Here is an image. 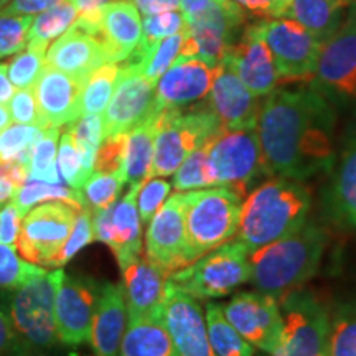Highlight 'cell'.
I'll return each instance as SVG.
<instances>
[{
  "label": "cell",
  "instance_id": "cell-23",
  "mask_svg": "<svg viewBox=\"0 0 356 356\" xmlns=\"http://www.w3.org/2000/svg\"><path fill=\"white\" fill-rule=\"evenodd\" d=\"M221 61L229 63L244 86L257 97L270 95L277 88L280 78L274 56L262 38L257 24L246 26L241 40L229 44Z\"/></svg>",
  "mask_w": 356,
  "mask_h": 356
},
{
  "label": "cell",
  "instance_id": "cell-7",
  "mask_svg": "<svg viewBox=\"0 0 356 356\" xmlns=\"http://www.w3.org/2000/svg\"><path fill=\"white\" fill-rule=\"evenodd\" d=\"M249 273L248 248L234 239L175 270L168 282L197 300H211L231 296L248 282Z\"/></svg>",
  "mask_w": 356,
  "mask_h": 356
},
{
  "label": "cell",
  "instance_id": "cell-37",
  "mask_svg": "<svg viewBox=\"0 0 356 356\" xmlns=\"http://www.w3.org/2000/svg\"><path fill=\"white\" fill-rule=\"evenodd\" d=\"M327 356H356V300H346L330 312Z\"/></svg>",
  "mask_w": 356,
  "mask_h": 356
},
{
  "label": "cell",
  "instance_id": "cell-13",
  "mask_svg": "<svg viewBox=\"0 0 356 356\" xmlns=\"http://www.w3.org/2000/svg\"><path fill=\"white\" fill-rule=\"evenodd\" d=\"M274 56L280 79H312L322 42L292 19L262 20L257 24Z\"/></svg>",
  "mask_w": 356,
  "mask_h": 356
},
{
  "label": "cell",
  "instance_id": "cell-52",
  "mask_svg": "<svg viewBox=\"0 0 356 356\" xmlns=\"http://www.w3.org/2000/svg\"><path fill=\"white\" fill-rule=\"evenodd\" d=\"M24 213L19 210L15 203L10 202L0 210V243L13 246L19 239Z\"/></svg>",
  "mask_w": 356,
  "mask_h": 356
},
{
  "label": "cell",
  "instance_id": "cell-38",
  "mask_svg": "<svg viewBox=\"0 0 356 356\" xmlns=\"http://www.w3.org/2000/svg\"><path fill=\"white\" fill-rule=\"evenodd\" d=\"M58 140H60V127L44 129L42 137L33 145L29 160L30 180L47 181V184H63L56 165Z\"/></svg>",
  "mask_w": 356,
  "mask_h": 356
},
{
  "label": "cell",
  "instance_id": "cell-41",
  "mask_svg": "<svg viewBox=\"0 0 356 356\" xmlns=\"http://www.w3.org/2000/svg\"><path fill=\"white\" fill-rule=\"evenodd\" d=\"M208 150H210V140L193 150L173 173L172 186H175L178 191H193L215 186L208 167Z\"/></svg>",
  "mask_w": 356,
  "mask_h": 356
},
{
  "label": "cell",
  "instance_id": "cell-27",
  "mask_svg": "<svg viewBox=\"0 0 356 356\" xmlns=\"http://www.w3.org/2000/svg\"><path fill=\"white\" fill-rule=\"evenodd\" d=\"M104 63H109L104 47L91 33L84 32L74 24L56 38L44 56V65L63 71L83 83Z\"/></svg>",
  "mask_w": 356,
  "mask_h": 356
},
{
  "label": "cell",
  "instance_id": "cell-4",
  "mask_svg": "<svg viewBox=\"0 0 356 356\" xmlns=\"http://www.w3.org/2000/svg\"><path fill=\"white\" fill-rule=\"evenodd\" d=\"M63 275L61 267L44 269L24 286L3 292V310L30 356H53L61 345L56 332L55 299Z\"/></svg>",
  "mask_w": 356,
  "mask_h": 356
},
{
  "label": "cell",
  "instance_id": "cell-10",
  "mask_svg": "<svg viewBox=\"0 0 356 356\" xmlns=\"http://www.w3.org/2000/svg\"><path fill=\"white\" fill-rule=\"evenodd\" d=\"M312 88L330 102L356 101V19L350 13L322 43Z\"/></svg>",
  "mask_w": 356,
  "mask_h": 356
},
{
  "label": "cell",
  "instance_id": "cell-18",
  "mask_svg": "<svg viewBox=\"0 0 356 356\" xmlns=\"http://www.w3.org/2000/svg\"><path fill=\"white\" fill-rule=\"evenodd\" d=\"M74 25L91 33L108 55L109 63H122L142 42V19L131 0H111L97 19L78 17Z\"/></svg>",
  "mask_w": 356,
  "mask_h": 356
},
{
  "label": "cell",
  "instance_id": "cell-20",
  "mask_svg": "<svg viewBox=\"0 0 356 356\" xmlns=\"http://www.w3.org/2000/svg\"><path fill=\"white\" fill-rule=\"evenodd\" d=\"M122 74L102 115L104 137L129 134L154 114L155 83L122 61Z\"/></svg>",
  "mask_w": 356,
  "mask_h": 356
},
{
  "label": "cell",
  "instance_id": "cell-25",
  "mask_svg": "<svg viewBox=\"0 0 356 356\" xmlns=\"http://www.w3.org/2000/svg\"><path fill=\"white\" fill-rule=\"evenodd\" d=\"M83 81L44 65L33 86L43 129L70 126L81 118Z\"/></svg>",
  "mask_w": 356,
  "mask_h": 356
},
{
  "label": "cell",
  "instance_id": "cell-5",
  "mask_svg": "<svg viewBox=\"0 0 356 356\" xmlns=\"http://www.w3.org/2000/svg\"><path fill=\"white\" fill-rule=\"evenodd\" d=\"M185 266L228 243L238 231L243 197L226 186L186 191Z\"/></svg>",
  "mask_w": 356,
  "mask_h": 356
},
{
  "label": "cell",
  "instance_id": "cell-48",
  "mask_svg": "<svg viewBox=\"0 0 356 356\" xmlns=\"http://www.w3.org/2000/svg\"><path fill=\"white\" fill-rule=\"evenodd\" d=\"M186 29V19L181 8L167 10L155 15H145L142 20V42L139 47H150L159 40L170 37V35L180 33Z\"/></svg>",
  "mask_w": 356,
  "mask_h": 356
},
{
  "label": "cell",
  "instance_id": "cell-30",
  "mask_svg": "<svg viewBox=\"0 0 356 356\" xmlns=\"http://www.w3.org/2000/svg\"><path fill=\"white\" fill-rule=\"evenodd\" d=\"M345 8L346 0H291L282 19L296 20L323 43L341 25Z\"/></svg>",
  "mask_w": 356,
  "mask_h": 356
},
{
  "label": "cell",
  "instance_id": "cell-26",
  "mask_svg": "<svg viewBox=\"0 0 356 356\" xmlns=\"http://www.w3.org/2000/svg\"><path fill=\"white\" fill-rule=\"evenodd\" d=\"M127 318L163 317L168 274L147 257H136L121 267Z\"/></svg>",
  "mask_w": 356,
  "mask_h": 356
},
{
  "label": "cell",
  "instance_id": "cell-2",
  "mask_svg": "<svg viewBox=\"0 0 356 356\" xmlns=\"http://www.w3.org/2000/svg\"><path fill=\"white\" fill-rule=\"evenodd\" d=\"M330 234L318 222H305L292 234L249 252V280L256 291L280 300L317 274Z\"/></svg>",
  "mask_w": 356,
  "mask_h": 356
},
{
  "label": "cell",
  "instance_id": "cell-42",
  "mask_svg": "<svg viewBox=\"0 0 356 356\" xmlns=\"http://www.w3.org/2000/svg\"><path fill=\"white\" fill-rule=\"evenodd\" d=\"M124 186L121 175L104 172H92L91 177L84 181L81 193L84 204L91 210V213L106 210L113 207L119 200Z\"/></svg>",
  "mask_w": 356,
  "mask_h": 356
},
{
  "label": "cell",
  "instance_id": "cell-14",
  "mask_svg": "<svg viewBox=\"0 0 356 356\" xmlns=\"http://www.w3.org/2000/svg\"><path fill=\"white\" fill-rule=\"evenodd\" d=\"M222 307L228 322L252 348L264 355L277 348L284 322L275 297L259 291L239 292Z\"/></svg>",
  "mask_w": 356,
  "mask_h": 356
},
{
  "label": "cell",
  "instance_id": "cell-51",
  "mask_svg": "<svg viewBox=\"0 0 356 356\" xmlns=\"http://www.w3.org/2000/svg\"><path fill=\"white\" fill-rule=\"evenodd\" d=\"M7 106H8L7 108L8 113H10V119L15 124L42 127L33 88L19 89V91H15V95L12 96V99Z\"/></svg>",
  "mask_w": 356,
  "mask_h": 356
},
{
  "label": "cell",
  "instance_id": "cell-63",
  "mask_svg": "<svg viewBox=\"0 0 356 356\" xmlns=\"http://www.w3.org/2000/svg\"><path fill=\"white\" fill-rule=\"evenodd\" d=\"M346 8H348L350 15H353L356 19V0H346Z\"/></svg>",
  "mask_w": 356,
  "mask_h": 356
},
{
  "label": "cell",
  "instance_id": "cell-3",
  "mask_svg": "<svg viewBox=\"0 0 356 356\" xmlns=\"http://www.w3.org/2000/svg\"><path fill=\"white\" fill-rule=\"evenodd\" d=\"M312 193L302 181L275 177L262 181L243 200L236 236L248 251L286 238L305 225Z\"/></svg>",
  "mask_w": 356,
  "mask_h": 356
},
{
  "label": "cell",
  "instance_id": "cell-46",
  "mask_svg": "<svg viewBox=\"0 0 356 356\" xmlns=\"http://www.w3.org/2000/svg\"><path fill=\"white\" fill-rule=\"evenodd\" d=\"M95 241V231H92V213L88 207H84L81 211L76 215V221H74L73 231H71L70 238L66 239L63 248L58 251V254L53 257L48 267H63L78 254L81 249H84L88 244Z\"/></svg>",
  "mask_w": 356,
  "mask_h": 356
},
{
  "label": "cell",
  "instance_id": "cell-19",
  "mask_svg": "<svg viewBox=\"0 0 356 356\" xmlns=\"http://www.w3.org/2000/svg\"><path fill=\"white\" fill-rule=\"evenodd\" d=\"M140 185H131L127 193L113 207L92 213L95 239L108 244L119 267L129 264L142 252V221L137 210Z\"/></svg>",
  "mask_w": 356,
  "mask_h": 356
},
{
  "label": "cell",
  "instance_id": "cell-56",
  "mask_svg": "<svg viewBox=\"0 0 356 356\" xmlns=\"http://www.w3.org/2000/svg\"><path fill=\"white\" fill-rule=\"evenodd\" d=\"M231 2L244 8L246 12L254 13V15L269 17L270 0H231Z\"/></svg>",
  "mask_w": 356,
  "mask_h": 356
},
{
  "label": "cell",
  "instance_id": "cell-54",
  "mask_svg": "<svg viewBox=\"0 0 356 356\" xmlns=\"http://www.w3.org/2000/svg\"><path fill=\"white\" fill-rule=\"evenodd\" d=\"M63 2H66V0H10L6 7L0 8V12L7 13V15L35 17Z\"/></svg>",
  "mask_w": 356,
  "mask_h": 356
},
{
  "label": "cell",
  "instance_id": "cell-55",
  "mask_svg": "<svg viewBox=\"0 0 356 356\" xmlns=\"http://www.w3.org/2000/svg\"><path fill=\"white\" fill-rule=\"evenodd\" d=\"M132 3L144 17L180 8V0H132Z\"/></svg>",
  "mask_w": 356,
  "mask_h": 356
},
{
  "label": "cell",
  "instance_id": "cell-64",
  "mask_svg": "<svg viewBox=\"0 0 356 356\" xmlns=\"http://www.w3.org/2000/svg\"><path fill=\"white\" fill-rule=\"evenodd\" d=\"M8 2H10V0H0V8H2V7H6Z\"/></svg>",
  "mask_w": 356,
  "mask_h": 356
},
{
  "label": "cell",
  "instance_id": "cell-49",
  "mask_svg": "<svg viewBox=\"0 0 356 356\" xmlns=\"http://www.w3.org/2000/svg\"><path fill=\"white\" fill-rule=\"evenodd\" d=\"M170 190L172 185L163 178L155 177L142 181L139 193H137V210H139L142 225H149L159 208L165 203Z\"/></svg>",
  "mask_w": 356,
  "mask_h": 356
},
{
  "label": "cell",
  "instance_id": "cell-24",
  "mask_svg": "<svg viewBox=\"0 0 356 356\" xmlns=\"http://www.w3.org/2000/svg\"><path fill=\"white\" fill-rule=\"evenodd\" d=\"M322 211L335 228L356 233V132L328 172L322 190Z\"/></svg>",
  "mask_w": 356,
  "mask_h": 356
},
{
  "label": "cell",
  "instance_id": "cell-50",
  "mask_svg": "<svg viewBox=\"0 0 356 356\" xmlns=\"http://www.w3.org/2000/svg\"><path fill=\"white\" fill-rule=\"evenodd\" d=\"M126 147L127 134H118V136L104 137L96 154L95 172L121 175L124 159H126Z\"/></svg>",
  "mask_w": 356,
  "mask_h": 356
},
{
  "label": "cell",
  "instance_id": "cell-15",
  "mask_svg": "<svg viewBox=\"0 0 356 356\" xmlns=\"http://www.w3.org/2000/svg\"><path fill=\"white\" fill-rule=\"evenodd\" d=\"M99 291L101 286L95 279L65 273L55 299L56 332L61 345L78 348L88 343Z\"/></svg>",
  "mask_w": 356,
  "mask_h": 356
},
{
  "label": "cell",
  "instance_id": "cell-29",
  "mask_svg": "<svg viewBox=\"0 0 356 356\" xmlns=\"http://www.w3.org/2000/svg\"><path fill=\"white\" fill-rule=\"evenodd\" d=\"M119 356H173L163 317L127 318Z\"/></svg>",
  "mask_w": 356,
  "mask_h": 356
},
{
  "label": "cell",
  "instance_id": "cell-45",
  "mask_svg": "<svg viewBox=\"0 0 356 356\" xmlns=\"http://www.w3.org/2000/svg\"><path fill=\"white\" fill-rule=\"evenodd\" d=\"M56 165L65 184L71 186V188L81 191L84 181H86L88 178L84 175L81 157H79L78 147L74 144L73 134H71L70 127L66 129V132H63V136H60Z\"/></svg>",
  "mask_w": 356,
  "mask_h": 356
},
{
  "label": "cell",
  "instance_id": "cell-35",
  "mask_svg": "<svg viewBox=\"0 0 356 356\" xmlns=\"http://www.w3.org/2000/svg\"><path fill=\"white\" fill-rule=\"evenodd\" d=\"M122 63H104L86 78L81 91V115L104 114L122 74Z\"/></svg>",
  "mask_w": 356,
  "mask_h": 356
},
{
  "label": "cell",
  "instance_id": "cell-17",
  "mask_svg": "<svg viewBox=\"0 0 356 356\" xmlns=\"http://www.w3.org/2000/svg\"><path fill=\"white\" fill-rule=\"evenodd\" d=\"M163 323L172 340L173 356H216L208 337L207 318L200 300L167 279Z\"/></svg>",
  "mask_w": 356,
  "mask_h": 356
},
{
  "label": "cell",
  "instance_id": "cell-62",
  "mask_svg": "<svg viewBox=\"0 0 356 356\" xmlns=\"http://www.w3.org/2000/svg\"><path fill=\"white\" fill-rule=\"evenodd\" d=\"M12 119H10V113H8L7 106L0 104V131L2 129H6L7 126H10Z\"/></svg>",
  "mask_w": 356,
  "mask_h": 356
},
{
  "label": "cell",
  "instance_id": "cell-33",
  "mask_svg": "<svg viewBox=\"0 0 356 356\" xmlns=\"http://www.w3.org/2000/svg\"><path fill=\"white\" fill-rule=\"evenodd\" d=\"M12 202L19 207V210L24 215L32 210L35 204L44 202L66 203L78 211H81L86 207L81 191L71 188L65 181L63 184H47V181L30 180V178H26L25 184L17 190Z\"/></svg>",
  "mask_w": 356,
  "mask_h": 356
},
{
  "label": "cell",
  "instance_id": "cell-11",
  "mask_svg": "<svg viewBox=\"0 0 356 356\" xmlns=\"http://www.w3.org/2000/svg\"><path fill=\"white\" fill-rule=\"evenodd\" d=\"M78 210L61 202L43 203L24 216L17 249L25 261L47 269L73 231Z\"/></svg>",
  "mask_w": 356,
  "mask_h": 356
},
{
  "label": "cell",
  "instance_id": "cell-36",
  "mask_svg": "<svg viewBox=\"0 0 356 356\" xmlns=\"http://www.w3.org/2000/svg\"><path fill=\"white\" fill-rule=\"evenodd\" d=\"M76 19L78 10L71 0H66L60 6H55L38 13L37 17H33L32 25H30L29 43L48 48V44L53 40L60 38L74 24Z\"/></svg>",
  "mask_w": 356,
  "mask_h": 356
},
{
  "label": "cell",
  "instance_id": "cell-16",
  "mask_svg": "<svg viewBox=\"0 0 356 356\" xmlns=\"http://www.w3.org/2000/svg\"><path fill=\"white\" fill-rule=\"evenodd\" d=\"M186 191H178L159 208L145 231V257L168 277L185 267Z\"/></svg>",
  "mask_w": 356,
  "mask_h": 356
},
{
  "label": "cell",
  "instance_id": "cell-12",
  "mask_svg": "<svg viewBox=\"0 0 356 356\" xmlns=\"http://www.w3.org/2000/svg\"><path fill=\"white\" fill-rule=\"evenodd\" d=\"M246 17L248 12L231 0H213L207 10L186 19L180 56L202 58L216 66L229 44L234 43L233 33L244 24Z\"/></svg>",
  "mask_w": 356,
  "mask_h": 356
},
{
  "label": "cell",
  "instance_id": "cell-43",
  "mask_svg": "<svg viewBox=\"0 0 356 356\" xmlns=\"http://www.w3.org/2000/svg\"><path fill=\"white\" fill-rule=\"evenodd\" d=\"M47 47L40 44H26L25 50H22L10 63L7 65L8 79L17 89L33 88L35 83L42 73L44 66V56H47Z\"/></svg>",
  "mask_w": 356,
  "mask_h": 356
},
{
  "label": "cell",
  "instance_id": "cell-21",
  "mask_svg": "<svg viewBox=\"0 0 356 356\" xmlns=\"http://www.w3.org/2000/svg\"><path fill=\"white\" fill-rule=\"evenodd\" d=\"M215 66L202 58L178 56L155 83L154 114L163 109H184L204 99L210 92Z\"/></svg>",
  "mask_w": 356,
  "mask_h": 356
},
{
  "label": "cell",
  "instance_id": "cell-22",
  "mask_svg": "<svg viewBox=\"0 0 356 356\" xmlns=\"http://www.w3.org/2000/svg\"><path fill=\"white\" fill-rule=\"evenodd\" d=\"M210 111L221 122L222 129H256L259 118V97L252 95L239 79L229 63L220 61L208 92Z\"/></svg>",
  "mask_w": 356,
  "mask_h": 356
},
{
  "label": "cell",
  "instance_id": "cell-31",
  "mask_svg": "<svg viewBox=\"0 0 356 356\" xmlns=\"http://www.w3.org/2000/svg\"><path fill=\"white\" fill-rule=\"evenodd\" d=\"M154 140L155 114L127 134L126 159L121 173L124 184L139 185L149 178L154 160Z\"/></svg>",
  "mask_w": 356,
  "mask_h": 356
},
{
  "label": "cell",
  "instance_id": "cell-57",
  "mask_svg": "<svg viewBox=\"0 0 356 356\" xmlns=\"http://www.w3.org/2000/svg\"><path fill=\"white\" fill-rule=\"evenodd\" d=\"M13 95H15V86L8 79L7 63H0V104L7 106Z\"/></svg>",
  "mask_w": 356,
  "mask_h": 356
},
{
  "label": "cell",
  "instance_id": "cell-58",
  "mask_svg": "<svg viewBox=\"0 0 356 356\" xmlns=\"http://www.w3.org/2000/svg\"><path fill=\"white\" fill-rule=\"evenodd\" d=\"M213 0H180V8L184 12L185 19L197 17L211 6Z\"/></svg>",
  "mask_w": 356,
  "mask_h": 356
},
{
  "label": "cell",
  "instance_id": "cell-59",
  "mask_svg": "<svg viewBox=\"0 0 356 356\" xmlns=\"http://www.w3.org/2000/svg\"><path fill=\"white\" fill-rule=\"evenodd\" d=\"M17 185L13 184V180L8 177V170L3 175H0V203H6L8 200H12L17 193Z\"/></svg>",
  "mask_w": 356,
  "mask_h": 356
},
{
  "label": "cell",
  "instance_id": "cell-44",
  "mask_svg": "<svg viewBox=\"0 0 356 356\" xmlns=\"http://www.w3.org/2000/svg\"><path fill=\"white\" fill-rule=\"evenodd\" d=\"M44 267L25 261L17 254L15 248L0 243V289L10 291L24 286L33 275L42 274Z\"/></svg>",
  "mask_w": 356,
  "mask_h": 356
},
{
  "label": "cell",
  "instance_id": "cell-1",
  "mask_svg": "<svg viewBox=\"0 0 356 356\" xmlns=\"http://www.w3.org/2000/svg\"><path fill=\"white\" fill-rule=\"evenodd\" d=\"M335 124L333 102L315 88L274 89L261 104L256 126L270 175L304 184L330 172Z\"/></svg>",
  "mask_w": 356,
  "mask_h": 356
},
{
  "label": "cell",
  "instance_id": "cell-53",
  "mask_svg": "<svg viewBox=\"0 0 356 356\" xmlns=\"http://www.w3.org/2000/svg\"><path fill=\"white\" fill-rule=\"evenodd\" d=\"M0 356H30L3 309H0Z\"/></svg>",
  "mask_w": 356,
  "mask_h": 356
},
{
  "label": "cell",
  "instance_id": "cell-40",
  "mask_svg": "<svg viewBox=\"0 0 356 356\" xmlns=\"http://www.w3.org/2000/svg\"><path fill=\"white\" fill-rule=\"evenodd\" d=\"M44 129L40 126L13 124L0 131V160L2 162H20L29 167L33 145L42 137Z\"/></svg>",
  "mask_w": 356,
  "mask_h": 356
},
{
  "label": "cell",
  "instance_id": "cell-60",
  "mask_svg": "<svg viewBox=\"0 0 356 356\" xmlns=\"http://www.w3.org/2000/svg\"><path fill=\"white\" fill-rule=\"evenodd\" d=\"M78 13H92L101 10L111 0H71Z\"/></svg>",
  "mask_w": 356,
  "mask_h": 356
},
{
  "label": "cell",
  "instance_id": "cell-34",
  "mask_svg": "<svg viewBox=\"0 0 356 356\" xmlns=\"http://www.w3.org/2000/svg\"><path fill=\"white\" fill-rule=\"evenodd\" d=\"M208 337L216 356H254V348L234 330L228 322L220 304H207L204 307Z\"/></svg>",
  "mask_w": 356,
  "mask_h": 356
},
{
  "label": "cell",
  "instance_id": "cell-9",
  "mask_svg": "<svg viewBox=\"0 0 356 356\" xmlns=\"http://www.w3.org/2000/svg\"><path fill=\"white\" fill-rule=\"evenodd\" d=\"M282 337L266 356H327L330 309L310 289H296L280 299Z\"/></svg>",
  "mask_w": 356,
  "mask_h": 356
},
{
  "label": "cell",
  "instance_id": "cell-8",
  "mask_svg": "<svg viewBox=\"0 0 356 356\" xmlns=\"http://www.w3.org/2000/svg\"><path fill=\"white\" fill-rule=\"evenodd\" d=\"M208 167L213 185L226 186L241 197L270 175L256 129H221L210 140Z\"/></svg>",
  "mask_w": 356,
  "mask_h": 356
},
{
  "label": "cell",
  "instance_id": "cell-32",
  "mask_svg": "<svg viewBox=\"0 0 356 356\" xmlns=\"http://www.w3.org/2000/svg\"><path fill=\"white\" fill-rule=\"evenodd\" d=\"M185 38V30L180 33L170 35L159 42H155L150 47H137L136 51L127 58L124 63L132 66L134 70L144 74L147 79L152 83H157L170 66L175 63L177 58L180 56L181 43Z\"/></svg>",
  "mask_w": 356,
  "mask_h": 356
},
{
  "label": "cell",
  "instance_id": "cell-39",
  "mask_svg": "<svg viewBox=\"0 0 356 356\" xmlns=\"http://www.w3.org/2000/svg\"><path fill=\"white\" fill-rule=\"evenodd\" d=\"M70 131L73 134L74 144L78 147L79 157H81L83 170L86 178L95 172V160L97 149L104 139V122L102 114H86L81 115L78 121L70 124Z\"/></svg>",
  "mask_w": 356,
  "mask_h": 356
},
{
  "label": "cell",
  "instance_id": "cell-6",
  "mask_svg": "<svg viewBox=\"0 0 356 356\" xmlns=\"http://www.w3.org/2000/svg\"><path fill=\"white\" fill-rule=\"evenodd\" d=\"M221 129V122L210 109L190 113L163 109L155 113L154 160L149 178L173 175L193 150L211 140Z\"/></svg>",
  "mask_w": 356,
  "mask_h": 356
},
{
  "label": "cell",
  "instance_id": "cell-61",
  "mask_svg": "<svg viewBox=\"0 0 356 356\" xmlns=\"http://www.w3.org/2000/svg\"><path fill=\"white\" fill-rule=\"evenodd\" d=\"M289 3H291V0H270L269 17H274V19H282V17L286 15Z\"/></svg>",
  "mask_w": 356,
  "mask_h": 356
},
{
  "label": "cell",
  "instance_id": "cell-28",
  "mask_svg": "<svg viewBox=\"0 0 356 356\" xmlns=\"http://www.w3.org/2000/svg\"><path fill=\"white\" fill-rule=\"evenodd\" d=\"M126 327L127 307L122 284H102L89 335L95 356H119Z\"/></svg>",
  "mask_w": 356,
  "mask_h": 356
},
{
  "label": "cell",
  "instance_id": "cell-47",
  "mask_svg": "<svg viewBox=\"0 0 356 356\" xmlns=\"http://www.w3.org/2000/svg\"><path fill=\"white\" fill-rule=\"evenodd\" d=\"M32 20L33 17L30 15H7L0 12V58L25 50Z\"/></svg>",
  "mask_w": 356,
  "mask_h": 356
}]
</instances>
